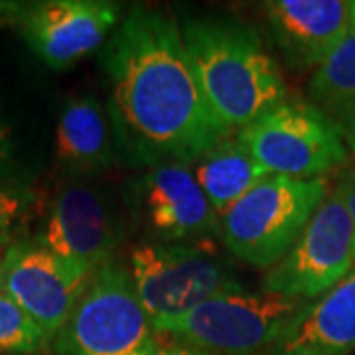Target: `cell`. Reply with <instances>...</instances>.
Returning <instances> with one entry per match:
<instances>
[{
	"label": "cell",
	"mask_w": 355,
	"mask_h": 355,
	"mask_svg": "<svg viewBox=\"0 0 355 355\" xmlns=\"http://www.w3.org/2000/svg\"><path fill=\"white\" fill-rule=\"evenodd\" d=\"M99 64L123 166L191 164L231 137L203 95L178 20L164 8H130L99 51Z\"/></svg>",
	"instance_id": "1"
},
{
	"label": "cell",
	"mask_w": 355,
	"mask_h": 355,
	"mask_svg": "<svg viewBox=\"0 0 355 355\" xmlns=\"http://www.w3.org/2000/svg\"><path fill=\"white\" fill-rule=\"evenodd\" d=\"M180 30L203 95L231 135L286 101L279 62L257 28L235 18L198 16Z\"/></svg>",
	"instance_id": "2"
},
{
	"label": "cell",
	"mask_w": 355,
	"mask_h": 355,
	"mask_svg": "<svg viewBox=\"0 0 355 355\" xmlns=\"http://www.w3.org/2000/svg\"><path fill=\"white\" fill-rule=\"evenodd\" d=\"M326 178L266 176L219 217V237L245 265L268 270L300 237L328 196Z\"/></svg>",
	"instance_id": "3"
},
{
	"label": "cell",
	"mask_w": 355,
	"mask_h": 355,
	"mask_svg": "<svg viewBox=\"0 0 355 355\" xmlns=\"http://www.w3.org/2000/svg\"><path fill=\"white\" fill-rule=\"evenodd\" d=\"M306 304V300L277 292L239 288L164 320L154 330L205 354L265 355Z\"/></svg>",
	"instance_id": "4"
},
{
	"label": "cell",
	"mask_w": 355,
	"mask_h": 355,
	"mask_svg": "<svg viewBox=\"0 0 355 355\" xmlns=\"http://www.w3.org/2000/svg\"><path fill=\"white\" fill-rule=\"evenodd\" d=\"M127 268L153 326L217 294L245 288L223 257L190 243H139L128 254Z\"/></svg>",
	"instance_id": "5"
},
{
	"label": "cell",
	"mask_w": 355,
	"mask_h": 355,
	"mask_svg": "<svg viewBox=\"0 0 355 355\" xmlns=\"http://www.w3.org/2000/svg\"><path fill=\"white\" fill-rule=\"evenodd\" d=\"M156 334L128 268L113 261L93 275L53 349L55 355H142L158 343Z\"/></svg>",
	"instance_id": "6"
},
{
	"label": "cell",
	"mask_w": 355,
	"mask_h": 355,
	"mask_svg": "<svg viewBox=\"0 0 355 355\" xmlns=\"http://www.w3.org/2000/svg\"><path fill=\"white\" fill-rule=\"evenodd\" d=\"M237 140L275 176L314 180L349 160L340 130L304 99L282 101L241 128Z\"/></svg>",
	"instance_id": "7"
},
{
	"label": "cell",
	"mask_w": 355,
	"mask_h": 355,
	"mask_svg": "<svg viewBox=\"0 0 355 355\" xmlns=\"http://www.w3.org/2000/svg\"><path fill=\"white\" fill-rule=\"evenodd\" d=\"M354 229L336 188L328 191L288 253L261 282V291L316 300L354 270Z\"/></svg>",
	"instance_id": "8"
},
{
	"label": "cell",
	"mask_w": 355,
	"mask_h": 355,
	"mask_svg": "<svg viewBox=\"0 0 355 355\" xmlns=\"http://www.w3.org/2000/svg\"><path fill=\"white\" fill-rule=\"evenodd\" d=\"M125 205L153 241L198 245L219 231V217L184 162L140 170L127 182Z\"/></svg>",
	"instance_id": "9"
},
{
	"label": "cell",
	"mask_w": 355,
	"mask_h": 355,
	"mask_svg": "<svg viewBox=\"0 0 355 355\" xmlns=\"http://www.w3.org/2000/svg\"><path fill=\"white\" fill-rule=\"evenodd\" d=\"M97 270L73 263L36 237L12 243L4 253L6 292L51 342L64 330Z\"/></svg>",
	"instance_id": "10"
},
{
	"label": "cell",
	"mask_w": 355,
	"mask_h": 355,
	"mask_svg": "<svg viewBox=\"0 0 355 355\" xmlns=\"http://www.w3.org/2000/svg\"><path fill=\"white\" fill-rule=\"evenodd\" d=\"M34 237L53 253L99 270L114 261L125 239V221L109 193L73 178L51 198L44 229Z\"/></svg>",
	"instance_id": "11"
},
{
	"label": "cell",
	"mask_w": 355,
	"mask_h": 355,
	"mask_svg": "<svg viewBox=\"0 0 355 355\" xmlns=\"http://www.w3.org/2000/svg\"><path fill=\"white\" fill-rule=\"evenodd\" d=\"M119 20L111 0H40L28 2L16 30L42 64L65 71L101 50Z\"/></svg>",
	"instance_id": "12"
},
{
	"label": "cell",
	"mask_w": 355,
	"mask_h": 355,
	"mask_svg": "<svg viewBox=\"0 0 355 355\" xmlns=\"http://www.w3.org/2000/svg\"><path fill=\"white\" fill-rule=\"evenodd\" d=\"M263 12L272 44L292 73H314L354 26V2L343 0H270Z\"/></svg>",
	"instance_id": "13"
},
{
	"label": "cell",
	"mask_w": 355,
	"mask_h": 355,
	"mask_svg": "<svg viewBox=\"0 0 355 355\" xmlns=\"http://www.w3.org/2000/svg\"><path fill=\"white\" fill-rule=\"evenodd\" d=\"M355 354V268L292 318L265 355Z\"/></svg>",
	"instance_id": "14"
},
{
	"label": "cell",
	"mask_w": 355,
	"mask_h": 355,
	"mask_svg": "<svg viewBox=\"0 0 355 355\" xmlns=\"http://www.w3.org/2000/svg\"><path fill=\"white\" fill-rule=\"evenodd\" d=\"M53 142L58 162L71 178L99 176L119 162L107 107L93 93L69 95L62 103Z\"/></svg>",
	"instance_id": "15"
},
{
	"label": "cell",
	"mask_w": 355,
	"mask_h": 355,
	"mask_svg": "<svg viewBox=\"0 0 355 355\" xmlns=\"http://www.w3.org/2000/svg\"><path fill=\"white\" fill-rule=\"evenodd\" d=\"M190 166L217 217L223 216L261 180L270 176L237 137L219 140L216 146L196 158Z\"/></svg>",
	"instance_id": "16"
},
{
	"label": "cell",
	"mask_w": 355,
	"mask_h": 355,
	"mask_svg": "<svg viewBox=\"0 0 355 355\" xmlns=\"http://www.w3.org/2000/svg\"><path fill=\"white\" fill-rule=\"evenodd\" d=\"M306 89L310 103L340 130L355 156V2L349 34L310 76Z\"/></svg>",
	"instance_id": "17"
},
{
	"label": "cell",
	"mask_w": 355,
	"mask_h": 355,
	"mask_svg": "<svg viewBox=\"0 0 355 355\" xmlns=\"http://www.w3.org/2000/svg\"><path fill=\"white\" fill-rule=\"evenodd\" d=\"M51 340L6 292L0 291V354L40 355Z\"/></svg>",
	"instance_id": "18"
},
{
	"label": "cell",
	"mask_w": 355,
	"mask_h": 355,
	"mask_svg": "<svg viewBox=\"0 0 355 355\" xmlns=\"http://www.w3.org/2000/svg\"><path fill=\"white\" fill-rule=\"evenodd\" d=\"M36 207V193L12 174H0V249L24 239Z\"/></svg>",
	"instance_id": "19"
},
{
	"label": "cell",
	"mask_w": 355,
	"mask_h": 355,
	"mask_svg": "<svg viewBox=\"0 0 355 355\" xmlns=\"http://www.w3.org/2000/svg\"><path fill=\"white\" fill-rule=\"evenodd\" d=\"M340 198H342L343 205L349 214V221H352V229H354V245H352V257H354L355 266V164L345 166L342 174L338 176V182L334 186Z\"/></svg>",
	"instance_id": "20"
},
{
	"label": "cell",
	"mask_w": 355,
	"mask_h": 355,
	"mask_svg": "<svg viewBox=\"0 0 355 355\" xmlns=\"http://www.w3.org/2000/svg\"><path fill=\"white\" fill-rule=\"evenodd\" d=\"M14 150H16V139L10 121L0 111V174H10L8 166L12 162Z\"/></svg>",
	"instance_id": "21"
},
{
	"label": "cell",
	"mask_w": 355,
	"mask_h": 355,
	"mask_svg": "<svg viewBox=\"0 0 355 355\" xmlns=\"http://www.w3.org/2000/svg\"><path fill=\"white\" fill-rule=\"evenodd\" d=\"M28 2H18V0H0V26H18L22 20Z\"/></svg>",
	"instance_id": "22"
},
{
	"label": "cell",
	"mask_w": 355,
	"mask_h": 355,
	"mask_svg": "<svg viewBox=\"0 0 355 355\" xmlns=\"http://www.w3.org/2000/svg\"><path fill=\"white\" fill-rule=\"evenodd\" d=\"M142 355H211L200 352V349H193L190 345H184V343H156L150 352Z\"/></svg>",
	"instance_id": "23"
},
{
	"label": "cell",
	"mask_w": 355,
	"mask_h": 355,
	"mask_svg": "<svg viewBox=\"0 0 355 355\" xmlns=\"http://www.w3.org/2000/svg\"><path fill=\"white\" fill-rule=\"evenodd\" d=\"M4 253H6V249H0V291H2V282H4Z\"/></svg>",
	"instance_id": "24"
},
{
	"label": "cell",
	"mask_w": 355,
	"mask_h": 355,
	"mask_svg": "<svg viewBox=\"0 0 355 355\" xmlns=\"http://www.w3.org/2000/svg\"><path fill=\"white\" fill-rule=\"evenodd\" d=\"M352 355H355V354H352Z\"/></svg>",
	"instance_id": "25"
}]
</instances>
